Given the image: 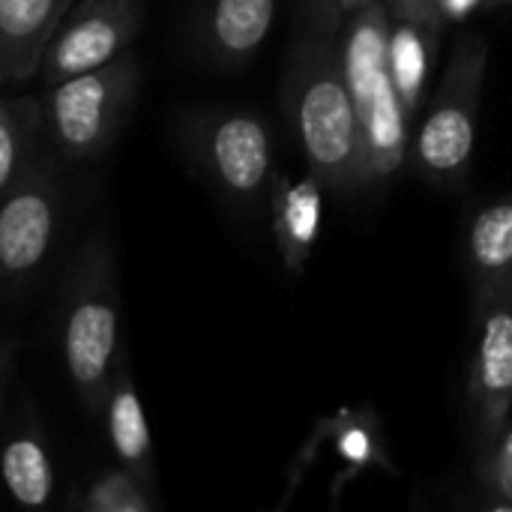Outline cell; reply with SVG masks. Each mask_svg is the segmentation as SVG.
Listing matches in <instances>:
<instances>
[{"label": "cell", "mask_w": 512, "mask_h": 512, "mask_svg": "<svg viewBox=\"0 0 512 512\" xmlns=\"http://www.w3.org/2000/svg\"><path fill=\"white\" fill-rule=\"evenodd\" d=\"M408 111L393 87L390 72L375 84L372 102L366 114L360 117L363 132V150L369 162L372 180L393 177L402 168V159L408 153Z\"/></svg>", "instance_id": "2e32d148"}, {"label": "cell", "mask_w": 512, "mask_h": 512, "mask_svg": "<svg viewBox=\"0 0 512 512\" xmlns=\"http://www.w3.org/2000/svg\"><path fill=\"white\" fill-rule=\"evenodd\" d=\"M501 3H510V0H483V6H501Z\"/></svg>", "instance_id": "484cf974"}, {"label": "cell", "mask_w": 512, "mask_h": 512, "mask_svg": "<svg viewBox=\"0 0 512 512\" xmlns=\"http://www.w3.org/2000/svg\"><path fill=\"white\" fill-rule=\"evenodd\" d=\"M183 141L201 174L234 204H258L270 189L273 147L264 120L243 108H210L186 117Z\"/></svg>", "instance_id": "5b68a950"}, {"label": "cell", "mask_w": 512, "mask_h": 512, "mask_svg": "<svg viewBox=\"0 0 512 512\" xmlns=\"http://www.w3.org/2000/svg\"><path fill=\"white\" fill-rule=\"evenodd\" d=\"M303 6V15L324 33H333L330 30V0H300Z\"/></svg>", "instance_id": "cb8c5ba5"}, {"label": "cell", "mask_w": 512, "mask_h": 512, "mask_svg": "<svg viewBox=\"0 0 512 512\" xmlns=\"http://www.w3.org/2000/svg\"><path fill=\"white\" fill-rule=\"evenodd\" d=\"M99 417L105 423V435H108V447H111L114 459L123 468H129L132 474H138L153 492H159L150 426H147L141 396L135 390V381H132L129 366H126L123 357H120L117 372H114V378L108 384Z\"/></svg>", "instance_id": "8fae6325"}, {"label": "cell", "mask_w": 512, "mask_h": 512, "mask_svg": "<svg viewBox=\"0 0 512 512\" xmlns=\"http://www.w3.org/2000/svg\"><path fill=\"white\" fill-rule=\"evenodd\" d=\"M57 345L66 378L90 417H99L120 363V273L105 231L90 234L63 279Z\"/></svg>", "instance_id": "7a4b0ae2"}, {"label": "cell", "mask_w": 512, "mask_h": 512, "mask_svg": "<svg viewBox=\"0 0 512 512\" xmlns=\"http://www.w3.org/2000/svg\"><path fill=\"white\" fill-rule=\"evenodd\" d=\"M489 486L512 507V429L489 450Z\"/></svg>", "instance_id": "ffe728a7"}, {"label": "cell", "mask_w": 512, "mask_h": 512, "mask_svg": "<svg viewBox=\"0 0 512 512\" xmlns=\"http://www.w3.org/2000/svg\"><path fill=\"white\" fill-rule=\"evenodd\" d=\"M141 87V60L123 51L117 60L45 84L39 102L45 138L63 162H96L120 138Z\"/></svg>", "instance_id": "3957f363"}, {"label": "cell", "mask_w": 512, "mask_h": 512, "mask_svg": "<svg viewBox=\"0 0 512 512\" xmlns=\"http://www.w3.org/2000/svg\"><path fill=\"white\" fill-rule=\"evenodd\" d=\"M45 117L39 96H0V195L45 153Z\"/></svg>", "instance_id": "e0dca14e"}, {"label": "cell", "mask_w": 512, "mask_h": 512, "mask_svg": "<svg viewBox=\"0 0 512 512\" xmlns=\"http://www.w3.org/2000/svg\"><path fill=\"white\" fill-rule=\"evenodd\" d=\"M486 60L489 51L483 36L468 33L456 42V51L444 72V84L414 141V162L429 180L453 183L468 177Z\"/></svg>", "instance_id": "277c9868"}, {"label": "cell", "mask_w": 512, "mask_h": 512, "mask_svg": "<svg viewBox=\"0 0 512 512\" xmlns=\"http://www.w3.org/2000/svg\"><path fill=\"white\" fill-rule=\"evenodd\" d=\"M69 507L78 512H159L162 501L159 492L117 462L93 474L69 498Z\"/></svg>", "instance_id": "d6986e66"}, {"label": "cell", "mask_w": 512, "mask_h": 512, "mask_svg": "<svg viewBox=\"0 0 512 512\" xmlns=\"http://www.w3.org/2000/svg\"><path fill=\"white\" fill-rule=\"evenodd\" d=\"M66 207L60 159L45 150L0 195V288L21 285L51 255Z\"/></svg>", "instance_id": "8992f818"}, {"label": "cell", "mask_w": 512, "mask_h": 512, "mask_svg": "<svg viewBox=\"0 0 512 512\" xmlns=\"http://www.w3.org/2000/svg\"><path fill=\"white\" fill-rule=\"evenodd\" d=\"M75 0H0V84L33 81L60 18Z\"/></svg>", "instance_id": "30bf717a"}, {"label": "cell", "mask_w": 512, "mask_h": 512, "mask_svg": "<svg viewBox=\"0 0 512 512\" xmlns=\"http://www.w3.org/2000/svg\"><path fill=\"white\" fill-rule=\"evenodd\" d=\"M339 60L357 105V117H363L375 84L390 72V12L384 0H375L348 18Z\"/></svg>", "instance_id": "7c38bea8"}, {"label": "cell", "mask_w": 512, "mask_h": 512, "mask_svg": "<svg viewBox=\"0 0 512 512\" xmlns=\"http://www.w3.org/2000/svg\"><path fill=\"white\" fill-rule=\"evenodd\" d=\"M468 267L480 303L512 291V198L489 204L471 222Z\"/></svg>", "instance_id": "9a60e30c"}, {"label": "cell", "mask_w": 512, "mask_h": 512, "mask_svg": "<svg viewBox=\"0 0 512 512\" xmlns=\"http://www.w3.org/2000/svg\"><path fill=\"white\" fill-rule=\"evenodd\" d=\"M285 102L312 177L333 192L372 180L354 96L330 33L303 30L285 72Z\"/></svg>", "instance_id": "6da1fadb"}, {"label": "cell", "mask_w": 512, "mask_h": 512, "mask_svg": "<svg viewBox=\"0 0 512 512\" xmlns=\"http://www.w3.org/2000/svg\"><path fill=\"white\" fill-rule=\"evenodd\" d=\"M276 18V0H204L198 45L216 66H240L258 54Z\"/></svg>", "instance_id": "9c48e42d"}, {"label": "cell", "mask_w": 512, "mask_h": 512, "mask_svg": "<svg viewBox=\"0 0 512 512\" xmlns=\"http://www.w3.org/2000/svg\"><path fill=\"white\" fill-rule=\"evenodd\" d=\"M438 33L441 27L423 18H396V24H390V78L408 117H417L423 108Z\"/></svg>", "instance_id": "ac0fdd59"}, {"label": "cell", "mask_w": 512, "mask_h": 512, "mask_svg": "<svg viewBox=\"0 0 512 512\" xmlns=\"http://www.w3.org/2000/svg\"><path fill=\"white\" fill-rule=\"evenodd\" d=\"M375 0H330V30H336L345 18H351L357 9L369 6Z\"/></svg>", "instance_id": "d4e9b609"}, {"label": "cell", "mask_w": 512, "mask_h": 512, "mask_svg": "<svg viewBox=\"0 0 512 512\" xmlns=\"http://www.w3.org/2000/svg\"><path fill=\"white\" fill-rule=\"evenodd\" d=\"M270 216L279 255L291 273H300L312 258L321 228V183L318 177L294 180L279 174L270 183Z\"/></svg>", "instance_id": "4fadbf2b"}, {"label": "cell", "mask_w": 512, "mask_h": 512, "mask_svg": "<svg viewBox=\"0 0 512 512\" xmlns=\"http://www.w3.org/2000/svg\"><path fill=\"white\" fill-rule=\"evenodd\" d=\"M144 27L141 0H75L51 33L36 78L45 84L117 60Z\"/></svg>", "instance_id": "52a82bcc"}, {"label": "cell", "mask_w": 512, "mask_h": 512, "mask_svg": "<svg viewBox=\"0 0 512 512\" xmlns=\"http://www.w3.org/2000/svg\"><path fill=\"white\" fill-rule=\"evenodd\" d=\"M483 0H435V15L444 24H456V21H465Z\"/></svg>", "instance_id": "44dd1931"}, {"label": "cell", "mask_w": 512, "mask_h": 512, "mask_svg": "<svg viewBox=\"0 0 512 512\" xmlns=\"http://www.w3.org/2000/svg\"><path fill=\"white\" fill-rule=\"evenodd\" d=\"M0 483L12 504L39 510L51 504L54 495V465L48 453V438L39 417L18 423L0 450Z\"/></svg>", "instance_id": "5bb4252c"}, {"label": "cell", "mask_w": 512, "mask_h": 512, "mask_svg": "<svg viewBox=\"0 0 512 512\" xmlns=\"http://www.w3.org/2000/svg\"><path fill=\"white\" fill-rule=\"evenodd\" d=\"M15 357H18V342H15L9 333L0 330V399H3V393H6V384H9Z\"/></svg>", "instance_id": "603a6c76"}, {"label": "cell", "mask_w": 512, "mask_h": 512, "mask_svg": "<svg viewBox=\"0 0 512 512\" xmlns=\"http://www.w3.org/2000/svg\"><path fill=\"white\" fill-rule=\"evenodd\" d=\"M480 345L471 372V408L480 444L495 447L512 405V291L480 303Z\"/></svg>", "instance_id": "ba28073f"}, {"label": "cell", "mask_w": 512, "mask_h": 512, "mask_svg": "<svg viewBox=\"0 0 512 512\" xmlns=\"http://www.w3.org/2000/svg\"><path fill=\"white\" fill-rule=\"evenodd\" d=\"M393 18H423L441 27L435 15V0H393Z\"/></svg>", "instance_id": "7402d4cb"}]
</instances>
